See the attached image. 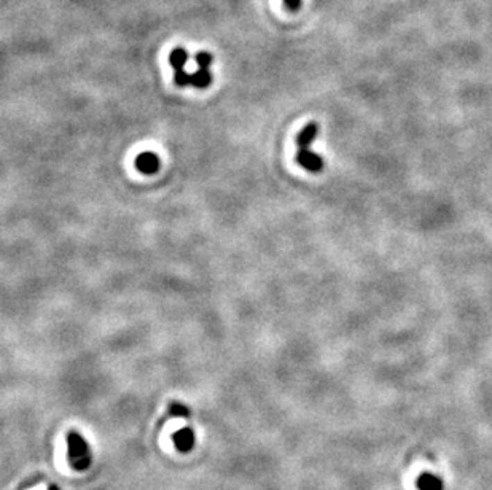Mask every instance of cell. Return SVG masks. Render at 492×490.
<instances>
[{
    "label": "cell",
    "mask_w": 492,
    "mask_h": 490,
    "mask_svg": "<svg viewBox=\"0 0 492 490\" xmlns=\"http://www.w3.org/2000/svg\"><path fill=\"white\" fill-rule=\"evenodd\" d=\"M319 135V123L311 121L307 123L305 128L301 129V133L296 137V145H298V151H296V162L305 169V171L311 174H319L323 169V160L321 155L314 153L311 150V145Z\"/></svg>",
    "instance_id": "1"
},
{
    "label": "cell",
    "mask_w": 492,
    "mask_h": 490,
    "mask_svg": "<svg viewBox=\"0 0 492 490\" xmlns=\"http://www.w3.org/2000/svg\"><path fill=\"white\" fill-rule=\"evenodd\" d=\"M190 78H192V74H187L185 70H180V72H176L174 75V81H176V85L177 86H188L190 85Z\"/></svg>",
    "instance_id": "10"
},
{
    "label": "cell",
    "mask_w": 492,
    "mask_h": 490,
    "mask_svg": "<svg viewBox=\"0 0 492 490\" xmlns=\"http://www.w3.org/2000/svg\"><path fill=\"white\" fill-rule=\"evenodd\" d=\"M194 59H196L199 69H209L210 64L214 62V56L209 51H199Z\"/></svg>",
    "instance_id": "8"
},
{
    "label": "cell",
    "mask_w": 492,
    "mask_h": 490,
    "mask_svg": "<svg viewBox=\"0 0 492 490\" xmlns=\"http://www.w3.org/2000/svg\"><path fill=\"white\" fill-rule=\"evenodd\" d=\"M136 169L139 172L145 174V176H151L156 174L160 169V158L151 151H144L136 158Z\"/></svg>",
    "instance_id": "3"
},
{
    "label": "cell",
    "mask_w": 492,
    "mask_h": 490,
    "mask_svg": "<svg viewBox=\"0 0 492 490\" xmlns=\"http://www.w3.org/2000/svg\"><path fill=\"white\" fill-rule=\"evenodd\" d=\"M171 416L174 417H190V409L187 406L180 405V403H171L169 406Z\"/></svg>",
    "instance_id": "9"
},
{
    "label": "cell",
    "mask_w": 492,
    "mask_h": 490,
    "mask_svg": "<svg viewBox=\"0 0 492 490\" xmlns=\"http://www.w3.org/2000/svg\"><path fill=\"white\" fill-rule=\"evenodd\" d=\"M48 490H59V489H58V486H56V484H51V486H50V487H48Z\"/></svg>",
    "instance_id": "12"
},
{
    "label": "cell",
    "mask_w": 492,
    "mask_h": 490,
    "mask_svg": "<svg viewBox=\"0 0 492 490\" xmlns=\"http://www.w3.org/2000/svg\"><path fill=\"white\" fill-rule=\"evenodd\" d=\"M169 62L172 67H174L176 72H180V70H183V67H185V64L188 62L187 50H183V48H174V50L171 51Z\"/></svg>",
    "instance_id": "7"
},
{
    "label": "cell",
    "mask_w": 492,
    "mask_h": 490,
    "mask_svg": "<svg viewBox=\"0 0 492 490\" xmlns=\"http://www.w3.org/2000/svg\"><path fill=\"white\" fill-rule=\"evenodd\" d=\"M210 83H212V74L209 72V69H198V72L192 74L190 85L194 86V88L204 90L210 86Z\"/></svg>",
    "instance_id": "6"
},
{
    "label": "cell",
    "mask_w": 492,
    "mask_h": 490,
    "mask_svg": "<svg viewBox=\"0 0 492 490\" xmlns=\"http://www.w3.org/2000/svg\"><path fill=\"white\" fill-rule=\"evenodd\" d=\"M301 2L303 0H284L285 7H287L290 12H298L301 8Z\"/></svg>",
    "instance_id": "11"
},
{
    "label": "cell",
    "mask_w": 492,
    "mask_h": 490,
    "mask_svg": "<svg viewBox=\"0 0 492 490\" xmlns=\"http://www.w3.org/2000/svg\"><path fill=\"white\" fill-rule=\"evenodd\" d=\"M418 489L419 490H443V481L435 475L430 473H424L418 479Z\"/></svg>",
    "instance_id": "5"
},
{
    "label": "cell",
    "mask_w": 492,
    "mask_h": 490,
    "mask_svg": "<svg viewBox=\"0 0 492 490\" xmlns=\"http://www.w3.org/2000/svg\"><path fill=\"white\" fill-rule=\"evenodd\" d=\"M67 457H69V464L74 470L77 471H85L91 466V460H93V455H91V448L90 444L86 443L85 438L78 432H69L67 433Z\"/></svg>",
    "instance_id": "2"
},
{
    "label": "cell",
    "mask_w": 492,
    "mask_h": 490,
    "mask_svg": "<svg viewBox=\"0 0 492 490\" xmlns=\"http://www.w3.org/2000/svg\"><path fill=\"white\" fill-rule=\"evenodd\" d=\"M176 448L180 452H190L194 446V433L192 428H182L172 434Z\"/></svg>",
    "instance_id": "4"
}]
</instances>
